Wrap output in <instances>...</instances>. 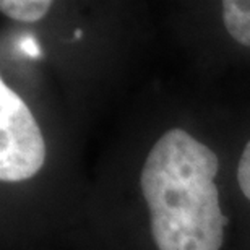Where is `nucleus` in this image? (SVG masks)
<instances>
[{"instance_id":"1","label":"nucleus","mask_w":250,"mask_h":250,"mask_svg":"<svg viewBox=\"0 0 250 250\" xmlns=\"http://www.w3.org/2000/svg\"><path fill=\"white\" fill-rule=\"evenodd\" d=\"M219 161L182 128H169L145 159L140 188L158 250H221L228 219L219 205Z\"/></svg>"},{"instance_id":"2","label":"nucleus","mask_w":250,"mask_h":250,"mask_svg":"<svg viewBox=\"0 0 250 250\" xmlns=\"http://www.w3.org/2000/svg\"><path fill=\"white\" fill-rule=\"evenodd\" d=\"M46 143L24 101L0 82V179L23 182L41 171Z\"/></svg>"},{"instance_id":"3","label":"nucleus","mask_w":250,"mask_h":250,"mask_svg":"<svg viewBox=\"0 0 250 250\" xmlns=\"http://www.w3.org/2000/svg\"><path fill=\"white\" fill-rule=\"evenodd\" d=\"M223 23L234 41L250 47V2L247 0L223 2Z\"/></svg>"},{"instance_id":"5","label":"nucleus","mask_w":250,"mask_h":250,"mask_svg":"<svg viewBox=\"0 0 250 250\" xmlns=\"http://www.w3.org/2000/svg\"><path fill=\"white\" fill-rule=\"evenodd\" d=\"M237 182L241 187L242 193L246 195V198L250 202V140L247 142L246 148L241 154L237 166Z\"/></svg>"},{"instance_id":"4","label":"nucleus","mask_w":250,"mask_h":250,"mask_svg":"<svg viewBox=\"0 0 250 250\" xmlns=\"http://www.w3.org/2000/svg\"><path fill=\"white\" fill-rule=\"evenodd\" d=\"M52 2L49 0H2L0 10L5 17L18 21L34 23L49 13Z\"/></svg>"}]
</instances>
